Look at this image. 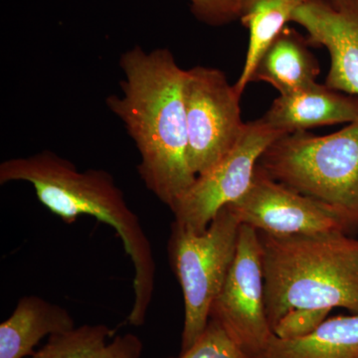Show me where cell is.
Listing matches in <instances>:
<instances>
[{
    "mask_svg": "<svg viewBox=\"0 0 358 358\" xmlns=\"http://www.w3.org/2000/svg\"><path fill=\"white\" fill-rule=\"evenodd\" d=\"M210 320L253 358L274 336L266 313L262 246L258 231L246 224L240 225L236 254Z\"/></svg>",
    "mask_w": 358,
    "mask_h": 358,
    "instance_id": "8",
    "label": "cell"
},
{
    "mask_svg": "<svg viewBox=\"0 0 358 358\" xmlns=\"http://www.w3.org/2000/svg\"><path fill=\"white\" fill-rule=\"evenodd\" d=\"M115 331L106 324H83L49 336L30 358H141L143 345L134 334L108 339Z\"/></svg>",
    "mask_w": 358,
    "mask_h": 358,
    "instance_id": "15",
    "label": "cell"
},
{
    "mask_svg": "<svg viewBox=\"0 0 358 358\" xmlns=\"http://www.w3.org/2000/svg\"><path fill=\"white\" fill-rule=\"evenodd\" d=\"M271 329L289 312L358 313V240L343 231L278 236L259 232Z\"/></svg>",
    "mask_w": 358,
    "mask_h": 358,
    "instance_id": "3",
    "label": "cell"
},
{
    "mask_svg": "<svg viewBox=\"0 0 358 358\" xmlns=\"http://www.w3.org/2000/svg\"><path fill=\"white\" fill-rule=\"evenodd\" d=\"M255 358H358V313L329 317L303 338L274 334Z\"/></svg>",
    "mask_w": 358,
    "mask_h": 358,
    "instance_id": "14",
    "label": "cell"
},
{
    "mask_svg": "<svg viewBox=\"0 0 358 358\" xmlns=\"http://www.w3.org/2000/svg\"><path fill=\"white\" fill-rule=\"evenodd\" d=\"M187 155L195 176H201L229 154L241 138L246 122L241 96L222 71L196 66L185 70Z\"/></svg>",
    "mask_w": 358,
    "mask_h": 358,
    "instance_id": "6",
    "label": "cell"
},
{
    "mask_svg": "<svg viewBox=\"0 0 358 358\" xmlns=\"http://www.w3.org/2000/svg\"><path fill=\"white\" fill-rule=\"evenodd\" d=\"M261 120L286 134L358 120V96L317 83L278 96Z\"/></svg>",
    "mask_w": 358,
    "mask_h": 358,
    "instance_id": "11",
    "label": "cell"
},
{
    "mask_svg": "<svg viewBox=\"0 0 358 358\" xmlns=\"http://www.w3.org/2000/svg\"><path fill=\"white\" fill-rule=\"evenodd\" d=\"M303 0H243L240 20L249 30V43L241 75L235 84L240 95L252 81L259 60L292 20Z\"/></svg>",
    "mask_w": 358,
    "mask_h": 358,
    "instance_id": "16",
    "label": "cell"
},
{
    "mask_svg": "<svg viewBox=\"0 0 358 358\" xmlns=\"http://www.w3.org/2000/svg\"><path fill=\"white\" fill-rule=\"evenodd\" d=\"M190 10L200 22L209 26L230 24L240 20L243 0H189Z\"/></svg>",
    "mask_w": 358,
    "mask_h": 358,
    "instance_id": "18",
    "label": "cell"
},
{
    "mask_svg": "<svg viewBox=\"0 0 358 358\" xmlns=\"http://www.w3.org/2000/svg\"><path fill=\"white\" fill-rule=\"evenodd\" d=\"M259 166L271 178L345 212L358 224V120L327 136L286 134Z\"/></svg>",
    "mask_w": 358,
    "mask_h": 358,
    "instance_id": "4",
    "label": "cell"
},
{
    "mask_svg": "<svg viewBox=\"0 0 358 358\" xmlns=\"http://www.w3.org/2000/svg\"><path fill=\"white\" fill-rule=\"evenodd\" d=\"M291 21L305 28L310 46L329 52L327 86L358 96V0H303Z\"/></svg>",
    "mask_w": 358,
    "mask_h": 358,
    "instance_id": "10",
    "label": "cell"
},
{
    "mask_svg": "<svg viewBox=\"0 0 358 358\" xmlns=\"http://www.w3.org/2000/svg\"><path fill=\"white\" fill-rule=\"evenodd\" d=\"M13 181L30 183L41 204L66 223L91 216L117 232L134 266V303L128 322L143 326L154 296L157 265L140 218L112 174L96 169L80 171L69 159L45 150L4 160L0 185Z\"/></svg>",
    "mask_w": 358,
    "mask_h": 358,
    "instance_id": "2",
    "label": "cell"
},
{
    "mask_svg": "<svg viewBox=\"0 0 358 358\" xmlns=\"http://www.w3.org/2000/svg\"><path fill=\"white\" fill-rule=\"evenodd\" d=\"M227 206L240 223L278 236L346 233L357 225L345 212L271 178L259 164L248 192Z\"/></svg>",
    "mask_w": 358,
    "mask_h": 358,
    "instance_id": "9",
    "label": "cell"
},
{
    "mask_svg": "<svg viewBox=\"0 0 358 358\" xmlns=\"http://www.w3.org/2000/svg\"><path fill=\"white\" fill-rule=\"evenodd\" d=\"M329 310H296L289 312L273 329V334L282 339L303 338L315 331L327 319Z\"/></svg>",
    "mask_w": 358,
    "mask_h": 358,
    "instance_id": "19",
    "label": "cell"
},
{
    "mask_svg": "<svg viewBox=\"0 0 358 358\" xmlns=\"http://www.w3.org/2000/svg\"><path fill=\"white\" fill-rule=\"evenodd\" d=\"M282 136L261 119L246 122L235 148L207 173L197 176L173 205L174 222L197 233L206 230L223 207L246 194L261 157Z\"/></svg>",
    "mask_w": 358,
    "mask_h": 358,
    "instance_id": "7",
    "label": "cell"
},
{
    "mask_svg": "<svg viewBox=\"0 0 358 358\" xmlns=\"http://www.w3.org/2000/svg\"><path fill=\"white\" fill-rule=\"evenodd\" d=\"M241 223L225 206L203 232L173 222L169 258L185 301L180 352L196 343L208 326L214 301L222 289L236 254Z\"/></svg>",
    "mask_w": 358,
    "mask_h": 358,
    "instance_id": "5",
    "label": "cell"
},
{
    "mask_svg": "<svg viewBox=\"0 0 358 358\" xmlns=\"http://www.w3.org/2000/svg\"><path fill=\"white\" fill-rule=\"evenodd\" d=\"M308 46L307 39L285 28L259 60L251 82H265L280 95L315 83L320 65Z\"/></svg>",
    "mask_w": 358,
    "mask_h": 358,
    "instance_id": "13",
    "label": "cell"
},
{
    "mask_svg": "<svg viewBox=\"0 0 358 358\" xmlns=\"http://www.w3.org/2000/svg\"><path fill=\"white\" fill-rule=\"evenodd\" d=\"M67 308L38 296H25L8 319L0 324V358H25L45 336L74 329Z\"/></svg>",
    "mask_w": 358,
    "mask_h": 358,
    "instance_id": "12",
    "label": "cell"
},
{
    "mask_svg": "<svg viewBox=\"0 0 358 358\" xmlns=\"http://www.w3.org/2000/svg\"><path fill=\"white\" fill-rule=\"evenodd\" d=\"M171 358H253L228 336L222 327L209 320L208 326L196 343L178 357Z\"/></svg>",
    "mask_w": 358,
    "mask_h": 358,
    "instance_id": "17",
    "label": "cell"
},
{
    "mask_svg": "<svg viewBox=\"0 0 358 358\" xmlns=\"http://www.w3.org/2000/svg\"><path fill=\"white\" fill-rule=\"evenodd\" d=\"M119 63L121 94L108 96L106 105L136 145L141 180L171 209L196 178L187 155L185 70L167 48L134 46Z\"/></svg>",
    "mask_w": 358,
    "mask_h": 358,
    "instance_id": "1",
    "label": "cell"
}]
</instances>
